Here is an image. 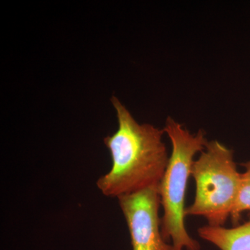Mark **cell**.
I'll list each match as a JSON object with an SVG mask.
<instances>
[{
	"instance_id": "obj_1",
	"label": "cell",
	"mask_w": 250,
	"mask_h": 250,
	"mask_svg": "<svg viewBox=\"0 0 250 250\" xmlns=\"http://www.w3.org/2000/svg\"><path fill=\"white\" fill-rule=\"evenodd\" d=\"M111 100L118 129L104 139L111 153L112 167L98 179V188L106 196L118 198L159 187L169 161L162 140L164 130L139 124L116 96Z\"/></svg>"
},
{
	"instance_id": "obj_2",
	"label": "cell",
	"mask_w": 250,
	"mask_h": 250,
	"mask_svg": "<svg viewBox=\"0 0 250 250\" xmlns=\"http://www.w3.org/2000/svg\"><path fill=\"white\" fill-rule=\"evenodd\" d=\"M164 132L172 143V153L165 173L158 187L164 214L161 231L166 242L172 241L174 250H200V243L186 229L185 198L194 157L205 149L207 141L205 131L192 134L169 117Z\"/></svg>"
},
{
	"instance_id": "obj_3",
	"label": "cell",
	"mask_w": 250,
	"mask_h": 250,
	"mask_svg": "<svg viewBox=\"0 0 250 250\" xmlns=\"http://www.w3.org/2000/svg\"><path fill=\"white\" fill-rule=\"evenodd\" d=\"M190 176L196 190L186 216L203 217L210 226L224 227L232 214L241 187V173L233 151L218 141H208L192 163Z\"/></svg>"
},
{
	"instance_id": "obj_4",
	"label": "cell",
	"mask_w": 250,
	"mask_h": 250,
	"mask_svg": "<svg viewBox=\"0 0 250 250\" xmlns=\"http://www.w3.org/2000/svg\"><path fill=\"white\" fill-rule=\"evenodd\" d=\"M118 199L129 228L133 250H174L161 234L158 187Z\"/></svg>"
},
{
	"instance_id": "obj_5",
	"label": "cell",
	"mask_w": 250,
	"mask_h": 250,
	"mask_svg": "<svg viewBox=\"0 0 250 250\" xmlns=\"http://www.w3.org/2000/svg\"><path fill=\"white\" fill-rule=\"evenodd\" d=\"M197 232L220 250H250V220L232 228L207 225L199 228Z\"/></svg>"
},
{
	"instance_id": "obj_6",
	"label": "cell",
	"mask_w": 250,
	"mask_h": 250,
	"mask_svg": "<svg viewBox=\"0 0 250 250\" xmlns=\"http://www.w3.org/2000/svg\"><path fill=\"white\" fill-rule=\"evenodd\" d=\"M242 166L246 170L241 173L239 192L230 218L234 224H238L242 213L246 211L250 212V161L242 164Z\"/></svg>"
}]
</instances>
